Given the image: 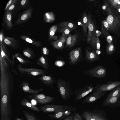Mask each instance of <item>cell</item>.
<instances>
[{
    "label": "cell",
    "mask_w": 120,
    "mask_h": 120,
    "mask_svg": "<svg viewBox=\"0 0 120 120\" xmlns=\"http://www.w3.org/2000/svg\"><path fill=\"white\" fill-rule=\"evenodd\" d=\"M37 64L43 67L45 69L48 70L49 66L48 60L46 57L42 56L38 58Z\"/></svg>",
    "instance_id": "obj_18"
},
{
    "label": "cell",
    "mask_w": 120,
    "mask_h": 120,
    "mask_svg": "<svg viewBox=\"0 0 120 120\" xmlns=\"http://www.w3.org/2000/svg\"><path fill=\"white\" fill-rule=\"evenodd\" d=\"M16 120H23L22 119H21L19 118H16Z\"/></svg>",
    "instance_id": "obj_46"
},
{
    "label": "cell",
    "mask_w": 120,
    "mask_h": 120,
    "mask_svg": "<svg viewBox=\"0 0 120 120\" xmlns=\"http://www.w3.org/2000/svg\"><path fill=\"white\" fill-rule=\"evenodd\" d=\"M73 116L71 115L65 118L63 120H73Z\"/></svg>",
    "instance_id": "obj_38"
},
{
    "label": "cell",
    "mask_w": 120,
    "mask_h": 120,
    "mask_svg": "<svg viewBox=\"0 0 120 120\" xmlns=\"http://www.w3.org/2000/svg\"><path fill=\"white\" fill-rule=\"evenodd\" d=\"M101 30L102 34L105 36H107L109 33V25L106 20L102 21Z\"/></svg>",
    "instance_id": "obj_20"
},
{
    "label": "cell",
    "mask_w": 120,
    "mask_h": 120,
    "mask_svg": "<svg viewBox=\"0 0 120 120\" xmlns=\"http://www.w3.org/2000/svg\"><path fill=\"white\" fill-rule=\"evenodd\" d=\"M20 105L23 106L28 108L34 111L39 112V109L35 105L33 104L30 102L27 99L25 98L23 99L20 103Z\"/></svg>",
    "instance_id": "obj_16"
},
{
    "label": "cell",
    "mask_w": 120,
    "mask_h": 120,
    "mask_svg": "<svg viewBox=\"0 0 120 120\" xmlns=\"http://www.w3.org/2000/svg\"><path fill=\"white\" fill-rule=\"evenodd\" d=\"M105 92H94L85 98L82 101L83 104H88L94 102L105 95Z\"/></svg>",
    "instance_id": "obj_10"
},
{
    "label": "cell",
    "mask_w": 120,
    "mask_h": 120,
    "mask_svg": "<svg viewBox=\"0 0 120 120\" xmlns=\"http://www.w3.org/2000/svg\"><path fill=\"white\" fill-rule=\"evenodd\" d=\"M88 28L89 30L90 31H92L94 30V26L92 24H90L88 25Z\"/></svg>",
    "instance_id": "obj_36"
},
{
    "label": "cell",
    "mask_w": 120,
    "mask_h": 120,
    "mask_svg": "<svg viewBox=\"0 0 120 120\" xmlns=\"http://www.w3.org/2000/svg\"><path fill=\"white\" fill-rule=\"evenodd\" d=\"M11 12L9 11H7L5 15V20L7 26L9 28L13 26L11 22Z\"/></svg>",
    "instance_id": "obj_21"
},
{
    "label": "cell",
    "mask_w": 120,
    "mask_h": 120,
    "mask_svg": "<svg viewBox=\"0 0 120 120\" xmlns=\"http://www.w3.org/2000/svg\"><path fill=\"white\" fill-rule=\"evenodd\" d=\"M120 93V86L113 89L112 90L108 95L106 99L115 97Z\"/></svg>",
    "instance_id": "obj_26"
},
{
    "label": "cell",
    "mask_w": 120,
    "mask_h": 120,
    "mask_svg": "<svg viewBox=\"0 0 120 120\" xmlns=\"http://www.w3.org/2000/svg\"><path fill=\"white\" fill-rule=\"evenodd\" d=\"M0 40L1 42L2 41V35L1 34L0 35Z\"/></svg>",
    "instance_id": "obj_45"
},
{
    "label": "cell",
    "mask_w": 120,
    "mask_h": 120,
    "mask_svg": "<svg viewBox=\"0 0 120 120\" xmlns=\"http://www.w3.org/2000/svg\"><path fill=\"white\" fill-rule=\"evenodd\" d=\"M120 86V81H113L104 84H98L94 87V92H105Z\"/></svg>",
    "instance_id": "obj_5"
},
{
    "label": "cell",
    "mask_w": 120,
    "mask_h": 120,
    "mask_svg": "<svg viewBox=\"0 0 120 120\" xmlns=\"http://www.w3.org/2000/svg\"><path fill=\"white\" fill-rule=\"evenodd\" d=\"M102 105L113 108L120 106V93L116 96L105 99L103 101Z\"/></svg>",
    "instance_id": "obj_9"
},
{
    "label": "cell",
    "mask_w": 120,
    "mask_h": 120,
    "mask_svg": "<svg viewBox=\"0 0 120 120\" xmlns=\"http://www.w3.org/2000/svg\"><path fill=\"white\" fill-rule=\"evenodd\" d=\"M64 32L65 34H68L70 33V30L68 29H66L64 30Z\"/></svg>",
    "instance_id": "obj_41"
},
{
    "label": "cell",
    "mask_w": 120,
    "mask_h": 120,
    "mask_svg": "<svg viewBox=\"0 0 120 120\" xmlns=\"http://www.w3.org/2000/svg\"><path fill=\"white\" fill-rule=\"evenodd\" d=\"M5 43L13 48L16 49L18 47L17 41L12 38H6L4 39Z\"/></svg>",
    "instance_id": "obj_19"
},
{
    "label": "cell",
    "mask_w": 120,
    "mask_h": 120,
    "mask_svg": "<svg viewBox=\"0 0 120 120\" xmlns=\"http://www.w3.org/2000/svg\"><path fill=\"white\" fill-rule=\"evenodd\" d=\"M71 37H69L67 39L66 43L68 45L71 44Z\"/></svg>",
    "instance_id": "obj_37"
},
{
    "label": "cell",
    "mask_w": 120,
    "mask_h": 120,
    "mask_svg": "<svg viewBox=\"0 0 120 120\" xmlns=\"http://www.w3.org/2000/svg\"><path fill=\"white\" fill-rule=\"evenodd\" d=\"M55 65L59 67L63 66L65 64L64 62L62 61L58 60L56 61L55 63Z\"/></svg>",
    "instance_id": "obj_32"
},
{
    "label": "cell",
    "mask_w": 120,
    "mask_h": 120,
    "mask_svg": "<svg viewBox=\"0 0 120 120\" xmlns=\"http://www.w3.org/2000/svg\"><path fill=\"white\" fill-rule=\"evenodd\" d=\"M106 21L109 25V31L112 34L120 36V14L113 8L107 9Z\"/></svg>",
    "instance_id": "obj_1"
},
{
    "label": "cell",
    "mask_w": 120,
    "mask_h": 120,
    "mask_svg": "<svg viewBox=\"0 0 120 120\" xmlns=\"http://www.w3.org/2000/svg\"><path fill=\"white\" fill-rule=\"evenodd\" d=\"M21 89L24 91L30 93H38L41 91V90H35L31 88L29 86L28 83L24 82L21 84Z\"/></svg>",
    "instance_id": "obj_17"
},
{
    "label": "cell",
    "mask_w": 120,
    "mask_h": 120,
    "mask_svg": "<svg viewBox=\"0 0 120 120\" xmlns=\"http://www.w3.org/2000/svg\"><path fill=\"white\" fill-rule=\"evenodd\" d=\"M21 37L22 39L25 40L26 41L31 43L36 46H40L42 45L40 42L36 41L34 39H32L27 36H21Z\"/></svg>",
    "instance_id": "obj_22"
},
{
    "label": "cell",
    "mask_w": 120,
    "mask_h": 120,
    "mask_svg": "<svg viewBox=\"0 0 120 120\" xmlns=\"http://www.w3.org/2000/svg\"><path fill=\"white\" fill-rule=\"evenodd\" d=\"M32 10V8H30L26 10L20 15L14 25H19L26 22L31 17Z\"/></svg>",
    "instance_id": "obj_12"
},
{
    "label": "cell",
    "mask_w": 120,
    "mask_h": 120,
    "mask_svg": "<svg viewBox=\"0 0 120 120\" xmlns=\"http://www.w3.org/2000/svg\"><path fill=\"white\" fill-rule=\"evenodd\" d=\"M68 26L69 28H72L73 27V24L71 23H69Z\"/></svg>",
    "instance_id": "obj_42"
},
{
    "label": "cell",
    "mask_w": 120,
    "mask_h": 120,
    "mask_svg": "<svg viewBox=\"0 0 120 120\" xmlns=\"http://www.w3.org/2000/svg\"><path fill=\"white\" fill-rule=\"evenodd\" d=\"M57 86L60 94L65 100L70 98L76 90L72 91L69 82L63 79L58 80Z\"/></svg>",
    "instance_id": "obj_2"
},
{
    "label": "cell",
    "mask_w": 120,
    "mask_h": 120,
    "mask_svg": "<svg viewBox=\"0 0 120 120\" xmlns=\"http://www.w3.org/2000/svg\"><path fill=\"white\" fill-rule=\"evenodd\" d=\"M67 105L64 106L55 104H48L43 105L40 107L41 110L45 113L55 112L56 111L67 107Z\"/></svg>",
    "instance_id": "obj_11"
},
{
    "label": "cell",
    "mask_w": 120,
    "mask_h": 120,
    "mask_svg": "<svg viewBox=\"0 0 120 120\" xmlns=\"http://www.w3.org/2000/svg\"><path fill=\"white\" fill-rule=\"evenodd\" d=\"M106 68L100 65L95 67L86 70L83 72V74L91 77L104 78L106 76Z\"/></svg>",
    "instance_id": "obj_4"
},
{
    "label": "cell",
    "mask_w": 120,
    "mask_h": 120,
    "mask_svg": "<svg viewBox=\"0 0 120 120\" xmlns=\"http://www.w3.org/2000/svg\"><path fill=\"white\" fill-rule=\"evenodd\" d=\"M23 53L24 56L29 59H33L35 56L34 52L29 48L23 50Z\"/></svg>",
    "instance_id": "obj_24"
},
{
    "label": "cell",
    "mask_w": 120,
    "mask_h": 120,
    "mask_svg": "<svg viewBox=\"0 0 120 120\" xmlns=\"http://www.w3.org/2000/svg\"><path fill=\"white\" fill-rule=\"evenodd\" d=\"M55 34L53 30L51 31L50 32V34L51 36H53Z\"/></svg>",
    "instance_id": "obj_43"
},
{
    "label": "cell",
    "mask_w": 120,
    "mask_h": 120,
    "mask_svg": "<svg viewBox=\"0 0 120 120\" xmlns=\"http://www.w3.org/2000/svg\"><path fill=\"white\" fill-rule=\"evenodd\" d=\"M45 74L43 75L41 77L38 79L46 85L49 86L53 89V86L55 82V80L51 75L50 76H48L46 75Z\"/></svg>",
    "instance_id": "obj_14"
},
{
    "label": "cell",
    "mask_w": 120,
    "mask_h": 120,
    "mask_svg": "<svg viewBox=\"0 0 120 120\" xmlns=\"http://www.w3.org/2000/svg\"><path fill=\"white\" fill-rule=\"evenodd\" d=\"M62 42H60L58 43V46L59 47H61L62 46Z\"/></svg>",
    "instance_id": "obj_44"
},
{
    "label": "cell",
    "mask_w": 120,
    "mask_h": 120,
    "mask_svg": "<svg viewBox=\"0 0 120 120\" xmlns=\"http://www.w3.org/2000/svg\"><path fill=\"white\" fill-rule=\"evenodd\" d=\"M82 116L85 120H109L106 112L99 109L84 111Z\"/></svg>",
    "instance_id": "obj_3"
},
{
    "label": "cell",
    "mask_w": 120,
    "mask_h": 120,
    "mask_svg": "<svg viewBox=\"0 0 120 120\" xmlns=\"http://www.w3.org/2000/svg\"><path fill=\"white\" fill-rule=\"evenodd\" d=\"M73 120H83L82 117L78 113L74 114Z\"/></svg>",
    "instance_id": "obj_31"
},
{
    "label": "cell",
    "mask_w": 120,
    "mask_h": 120,
    "mask_svg": "<svg viewBox=\"0 0 120 120\" xmlns=\"http://www.w3.org/2000/svg\"><path fill=\"white\" fill-rule=\"evenodd\" d=\"M115 50V47L113 43H110L107 46L105 52L107 55H110L114 53Z\"/></svg>",
    "instance_id": "obj_28"
},
{
    "label": "cell",
    "mask_w": 120,
    "mask_h": 120,
    "mask_svg": "<svg viewBox=\"0 0 120 120\" xmlns=\"http://www.w3.org/2000/svg\"><path fill=\"white\" fill-rule=\"evenodd\" d=\"M94 87L92 84H90L76 90L75 93V100L77 101L80 100L94 91Z\"/></svg>",
    "instance_id": "obj_7"
},
{
    "label": "cell",
    "mask_w": 120,
    "mask_h": 120,
    "mask_svg": "<svg viewBox=\"0 0 120 120\" xmlns=\"http://www.w3.org/2000/svg\"><path fill=\"white\" fill-rule=\"evenodd\" d=\"M68 107L65 110L64 113V115L65 116L69 115L71 113V111L68 109Z\"/></svg>",
    "instance_id": "obj_34"
},
{
    "label": "cell",
    "mask_w": 120,
    "mask_h": 120,
    "mask_svg": "<svg viewBox=\"0 0 120 120\" xmlns=\"http://www.w3.org/2000/svg\"><path fill=\"white\" fill-rule=\"evenodd\" d=\"M42 51L44 55H48L49 54V51L46 48L43 47L42 49Z\"/></svg>",
    "instance_id": "obj_33"
},
{
    "label": "cell",
    "mask_w": 120,
    "mask_h": 120,
    "mask_svg": "<svg viewBox=\"0 0 120 120\" xmlns=\"http://www.w3.org/2000/svg\"><path fill=\"white\" fill-rule=\"evenodd\" d=\"M109 1H110L112 6L114 8L120 9V0H109Z\"/></svg>",
    "instance_id": "obj_29"
},
{
    "label": "cell",
    "mask_w": 120,
    "mask_h": 120,
    "mask_svg": "<svg viewBox=\"0 0 120 120\" xmlns=\"http://www.w3.org/2000/svg\"><path fill=\"white\" fill-rule=\"evenodd\" d=\"M15 56L17 60L23 65L26 64H29L31 62L29 60L24 58L19 54H16Z\"/></svg>",
    "instance_id": "obj_25"
},
{
    "label": "cell",
    "mask_w": 120,
    "mask_h": 120,
    "mask_svg": "<svg viewBox=\"0 0 120 120\" xmlns=\"http://www.w3.org/2000/svg\"><path fill=\"white\" fill-rule=\"evenodd\" d=\"M17 69L20 73L22 75H28L36 76L45 74L46 71L44 70L36 68H23L19 64L18 65Z\"/></svg>",
    "instance_id": "obj_6"
},
{
    "label": "cell",
    "mask_w": 120,
    "mask_h": 120,
    "mask_svg": "<svg viewBox=\"0 0 120 120\" xmlns=\"http://www.w3.org/2000/svg\"><path fill=\"white\" fill-rule=\"evenodd\" d=\"M15 5L14 4H12L11 5L9 8L8 9V10L9 11H11L13 9L15 8Z\"/></svg>",
    "instance_id": "obj_39"
},
{
    "label": "cell",
    "mask_w": 120,
    "mask_h": 120,
    "mask_svg": "<svg viewBox=\"0 0 120 120\" xmlns=\"http://www.w3.org/2000/svg\"><path fill=\"white\" fill-rule=\"evenodd\" d=\"M54 99V97L47 96L44 99L41 100H36V101L39 104H43L51 102Z\"/></svg>",
    "instance_id": "obj_27"
},
{
    "label": "cell",
    "mask_w": 120,
    "mask_h": 120,
    "mask_svg": "<svg viewBox=\"0 0 120 120\" xmlns=\"http://www.w3.org/2000/svg\"><path fill=\"white\" fill-rule=\"evenodd\" d=\"M47 96L43 94H35L33 96V98L36 100L43 99L46 97Z\"/></svg>",
    "instance_id": "obj_30"
},
{
    "label": "cell",
    "mask_w": 120,
    "mask_h": 120,
    "mask_svg": "<svg viewBox=\"0 0 120 120\" xmlns=\"http://www.w3.org/2000/svg\"><path fill=\"white\" fill-rule=\"evenodd\" d=\"M23 111L24 115L27 120H41L38 119L33 113L25 110Z\"/></svg>",
    "instance_id": "obj_23"
},
{
    "label": "cell",
    "mask_w": 120,
    "mask_h": 120,
    "mask_svg": "<svg viewBox=\"0 0 120 120\" xmlns=\"http://www.w3.org/2000/svg\"><path fill=\"white\" fill-rule=\"evenodd\" d=\"M27 0H22L21 1V4L22 5L24 6Z\"/></svg>",
    "instance_id": "obj_40"
},
{
    "label": "cell",
    "mask_w": 120,
    "mask_h": 120,
    "mask_svg": "<svg viewBox=\"0 0 120 120\" xmlns=\"http://www.w3.org/2000/svg\"><path fill=\"white\" fill-rule=\"evenodd\" d=\"M85 58L87 63H90L99 60L100 57L97 53L93 51L87 49L85 53Z\"/></svg>",
    "instance_id": "obj_13"
},
{
    "label": "cell",
    "mask_w": 120,
    "mask_h": 120,
    "mask_svg": "<svg viewBox=\"0 0 120 120\" xmlns=\"http://www.w3.org/2000/svg\"><path fill=\"white\" fill-rule=\"evenodd\" d=\"M96 42L97 49L98 50H99L100 49V44L99 39L98 37H97V38Z\"/></svg>",
    "instance_id": "obj_35"
},
{
    "label": "cell",
    "mask_w": 120,
    "mask_h": 120,
    "mask_svg": "<svg viewBox=\"0 0 120 120\" xmlns=\"http://www.w3.org/2000/svg\"><path fill=\"white\" fill-rule=\"evenodd\" d=\"M119 120H120V117L119 118Z\"/></svg>",
    "instance_id": "obj_47"
},
{
    "label": "cell",
    "mask_w": 120,
    "mask_h": 120,
    "mask_svg": "<svg viewBox=\"0 0 120 120\" xmlns=\"http://www.w3.org/2000/svg\"><path fill=\"white\" fill-rule=\"evenodd\" d=\"M68 107V106L66 108L58 110L54 112L53 114H49L48 116L51 118L61 119L65 116L64 113L65 110Z\"/></svg>",
    "instance_id": "obj_15"
},
{
    "label": "cell",
    "mask_w": 120,
    "mask_h": 120,
    "mask_svg": "<svg viewBox=\"0 0 120 120\" xmlns=\"http://www.w3.org/2000/svg\"><path fill=\"white\" fill-rule=\"evenodd\" d=\"M69 56V64L70 65H76L83 59L80 48L75 49L71 52Z\"/></svg>",
    "instance_id": "obj_8"
}]
</instances>
